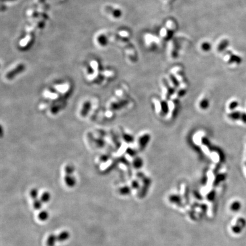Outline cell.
Returning <instances> with one entry per match:
<instances>
[{
  "mask_svg": "<svg viewBox=\"0 0 246 246\" xmlns=\"http://www.w3.org/2000/svg\"><path fill=\"white\" fill-rule=\"evenodd\" d=\"M152 102L154 107L155 112L157 115L160 117H166L169 111L168 100L154 97L152 99Z\"/></svg>",
  "mask_w": 246,
  "mask_h": 246,
  "instance_id": "1",
  "label": "cell"
},
{
  "mask_svg": "<svg viewBox=\"0 0 246 246\" xmlns=\"http://www.w3.org/2000/svg\"><path fill=\"white\" fill-rule=\"evenodd\" d=\"M179 98L174 94L168 100L169 105V111L166 118L168 120L173 119L177 114L178 111L179 109Z\"/></svg>",
  "mask_w": 246,
  "mask_h": 246,
  "instance_id": "2",
  "label": "cell"
},
{
  "mask_svg": "<svg viewBox=\"0 0 246 246\" xmlns=\"http://www.w3.org/2000/svg\"><path fill=\"white\" fill-rule=\"evenodd\" d=\"M151 136L150 133L145 131L141 132L136 139L137 149L138 150H143L146 147L147 145L150 141Z\"/></svg>",
  "mask_w": 246,
  "mask_h": 246,
  "instance_id": "3",
  "label": "cell"
},
{
  "mask_svg": "<svg viewBox=\"0 0 246 246\" xmlns=\"http://www.w3.org/2000/svg\"><path fill=\"white\" fill-rule=\"evenodd\" d=\"M111 37H112L113 39H115L116 41L119 42L120 43H122L123 45L125 46L128 51H129V54L131 56L132 61L133 60H136V53L135 51V49L133 47V45H131L130 42L127 41L125 38L122 37L121 36L117 35L116 34H111Z\"/></svg>",
  "mask_w": 246,
  "mask_h": 246,
  "instance_id": "4",
  "label": "cell"
},
{
  "mask_svg": "<svg viewBox=\"0 0 246 246\" xmlns=\"http://www.w3.org/2000/svg\"><path fill=\"white\" fill-rule=\"evenodd\" d=\"M163 89V98L164 100H169L176 92V89L172 88L169 84L166 78H164L161 81Z\"/></svg>",
  "mask_w": 246,
  "mask_h": 246,
  "instance_id": "5",
  "label": "cell"
},
{
  "mask_svg": "<svg viewBox=\"0 0 246 246\" xmlns=\"http://www.w3.org/2000/svg\"><path fill=\"white\" fill-rule=\"evenodd\" d=\"M25 69H26L25 65L22 64V63H20V64H18L16 67H15L13 69H12V70H10L9 72H7V74L5 75V78L7 80L11 81V80L13 79L17 75L20 74L22 72H23L25 70Z\"/></svg>",
  "mask_w": 246,
  "mask_h": 246,
  "instance_id": "6",
  "label": "cell"
},
{
  "mask_svg": "<svg viewBox=\"0 0 246 246\" xmlns=\"http://www.w3.org/2000/svg\"><path fill=\"white\" fill-rule=\"evenodd\" d=\"M171 73L176 77L179 83L187 81L184 75V71L182 67L179 66L174 67Z\"/></svg>",
  "mask_w": 246,
  "mask_h": 246,
  "instance_id": "7",
  "label": "cell"
},
{
  "mask_svg": "<svg viewBox=\"0 0 246 246\" xmlns=\"http://www.w3.org/2000/svg\"><path fill=\"white\" fill-rule=\"evenodd\" d=\"M188 83L187 81L181 83L179 84L177 89H176V92L174 94L177 96L178 98H181L184 97L187 93L188 89Z\"/></svg>",
  "mask_w": 246,
  "mask_h": 246,
  "instance_id": "8",
  "label": "cell"
},
{
  "mask_svg": "<svg viewBox=\"0 0 246 246\" xmlns=\"http://www.w3.org/2000/svg\"><path fill=\"white\" fill-rule=\"evenodd\" d=\"M209 156H210L214 161L215 160H218L219 162L223 161V160H225L223 153L222 152V150H219L217 148L212 149Z\"/></svg>",
  "mask_w": 246,
  "mask_h": 246,
  "instance_id": "9",
  "label": "cell"
},
{
  "mask_svg": "<svg viewBox=\"0 0 246 246\" xmlns=\"http://www.w3.org/2000/svg\"><path fill=\"white\" fill-rule=\"evenodd\" d=\"M35 28H36V26L34 25L33 26H31L29 29L26 37L20 42V44L21 46H26L27 45V44H28L30 42H31V41L32 40Z\"/></svg>",
  "mask_w": 246,
  "mask_h": 246,
  "instance_id": "10",
  "label": "cell"
},
{
  "mask_svg": "<svg viewBox=\"0 0 246 246\" xmlns=\"http://www.w3.org/2000/svg\"><path fill=\"white\" fill-rule=\"evenodd\" d=\"M246 225V219L243 218H240L236 222V225L232 227V231L235 234H239L242 232Z\"/></svg>",
  "mask_w": 246,
  "mask_h": 246,
  "instance_id": "11",
  "label": "cell"
},
{
  "mask_svg": "<svg viewBox=\"0 0 246 246\" xmlns=\"http://www.w3.org/2000/svg\"><path fill=\"white\" fill-rule=\"evenodd\" d=\"M210 106V101L207 96H202L199 98L198 102V108L201 110L205 111L209 108Z\"/></svg>",
  "mask_w": 246,
  "mask_h": 246,
  "instance_id": "12",
  "label": "cell"
},
{
  "mask_svg": "<svg viewBox=\"0 0 246 246\" xmlns=\"http://www.w3.org/2000/svg\"><path fill=\"white\" fill-rule=\"evenodd\" d=\"M64 181L68 187H74L76 184V179L73 174H66L64 177Z\"/></svg>",
  "mask_w": 246,
  "mask_h": 246,
  "instance_id": "13",
  "label": "cell"
},
{
  "mask_svg": "<svg viewBox=\"0 0 246 246\" xmlns=\"http://www.w3.org/2000/svg\"><path fill=\"white\" fill-rule=\"evenodd\" d=\"M168 82L169 83V84H170L171 87L173 89H177L179 85V82L178 81L177 79L176 78V77L173 75L171 72L169 73L166 78Z\"/></svg>",
  "mask_w": 246,
  "mask_h": 246,
  "instance_id": "14",
  "label": "cell"
},
{
  "mask_svg": "<svg viewBox=\"0 0 246 246\" xmlns=\"http://www.w3.org/2000/svg\"><path fill=\"white\" fill-rule=\"evenodd\" d=\"M105 10L107 13L112 15L115 18H119L122 15V11L118 9L113 8V7L107 6L105 7Z\"/></svg>",
  "mask_w": 246,
  "mask_h": 246,
  "instance_id": "15",
  "label": "cell"
},
{
  "mask_svg": "<svg viewBox=\"0 0 246 246\" xmlns=\"http://www.w3.org/2000/svg\"><path fill=\"white\" fill-rule=\"evenodd\" d=\"M70 237V234L68 231L63 230L61 232H59L57 235V239L58 242H64L67 240Z\"/></svg>",
  "mask_w": 246,
  "mask_h": 246,
  "instance_id": "16",
  "label": "cell"
},
{
  "mask_svg": "<svg viewBox=\"0 0 246 246\" xmlns=\"http://www.w3.org/2000/svg\"><path fill=\"white\" fill-rule=\"evenodd\" d=\"M241 115L242 112L239 111H233L227 114V117L232 121H236L240 120Z\"/></svg>",
  "mask_w": 246,
  "mask_h": 246,
  "instance_id": "17",
  "label": "cell"
},
{
  "mask_svg": "<svg viewBox=\"0 0 246 246\" xmlns=\"http://www.w3.org/2000/svg\"><path fill=\"white\" fill-rule=\"evenodd\" d=\"M58 242L57 235L54 234H51L48 235L46 240V245L47 246H55L56 243Z\"/></svg>",
  "mask_w": 246,
  "mask_h": 246,
  "instance_id": "18",
  "label": "cell"
},
{
  "mask_svg": "<svg viewBox=\"0 0 246 246\" xmlns=\"http://www.w3.org/2000/svg\"><path fill=\"white\" fill-rule=\"evenodd\" d=\"M132 164L133 166L136 169L140 168L143 165L142 158L137 156L134 157L132 160Z\"/></svg>",
  "mask_w": 246,
  "mask_h": 246,
  "instance_id": "19",
  "label": "cell"
},
{
  "mask_svg": "<svg viewBox=\"0 0 246 246\" xmlns=\"http://www.w3.org/2000/svg\"><path fill=\"white\" fill-rule=\"evenodd\" d=\"M38 218L41 222H45L49 218V213L46 210H41L38 215Z\"/></svg>",
  "mask_w": 246,
  "mask_h": 246,
  "instance_id": "20",
  "label": "cell"
},
{
  "mask_svg": "<svg viewBox=\"0 0 246 246\" xmlns=\"http://www.w3.org/2000/svg\"><path fill=\"white\" fill-rule=\"evenodd\" d=\"M40 198L43 204H46L51 199V194L48 191H45L41 194Z\"/></svg>",
  "mask_w": 246,
  "mask_h": 246,
  "instance_id": "21",
  "label": "cell"
},
{
  "mask_svg": "<svg viewBox=\"0 0 246 246\" xmlns=\"http://www.w3.org/2000/svg\"><path fill=\"white\" fill-rule=\"evenodd\" d=\"M90 102H86L83 104V106L81 112L82 116H85L86 115H87V113L89 112L90 108Z\"/></svg>",
  "mask_w": 246,
  "mask_h": 246,
  "instance_id": "22",
  "label": "cell"
},
{
  "mask_svg": "<svg viewBox=\"0 0 246 246\" xmlns=\"http://www.w3.org/2000/svg\"><path fill=\"white\" fill-rule=\"evenodd\" d=\"M43 202H42L40 198H38L37 199L33 200V206L35 210H41L43 206Z\"/></svg>",
  "mask_w": 246,
  "mask_h": 246,
  "instance_id": "23",
  "label": "cell"
},
{
  "mask_svg": "<svg viewBox=\"0 0 246 246\" xmlns=\"http://www.w3.org/2000/svg\"><path fill=\"white\" fill-rule=\"evenodd\" d=\"M29 195H30V197L32 198L33 200H34V199H37L39 198L40 193H39V191L37 189L33 188V189L30 190V193H29Z\"/></svg>",
  "mask_w": 246,
  "mask_h": 246,
  "instance_id": "24",
  "label": "cell"
},
{
  "mask_svg": "<svg viewBox=\"0 0 246 246\" xmlns=\"http://www.w3.org/2000/svg\"><path fill=\"white\" fill-rule=\"evenodd\" d=\"M242 205L239 201H235L231 206V209L233 212H238L241 209Z\"/></svg>",
  "mask_w": 246,
  "mask_h": 246,
  "instance_id": "25",
  "label": "cell"
},
{
  "mask_svg": "<svg viewBox=\"0 0 246 246\" xmlns=\"http://www.w3.org/2000/svg\"><path fill=\"white\" fill-rule=\"evenodd\" d=\"M238 105H239V102L238 101L233 100V101L229 103V104L228 105V109H230V111H235V109L237 108Z\"/></svg>",
  "mask_w": 246,
  "mask_h": 246,
  "instance_id": "26",
  "label": "cell"
},
{
  "mask_svg": "<svg viewBox=\"0 0 246 246\" xmlns=\"http://www.w3.org/2000/svg\"><path fill=\"white\" fill-rule=\"evenodd\" d=\"M227 43H228V41L226 40H224L222 41V42L219 44L218 46L217 47L218 51L220 52V51H223L222 50L226 48V46L227 45Z\"/></svg>",
  "mask_w": 246,
  "mask_h": 246,
  "instance_id": "27",
  "label": "cell"
},
{
  "mask_svg": "<svg viewBox=\"0 0 246 246\" xmlns=\"http://www.w3.org/2000/svg\"><path fill=\"white\" fill-rule=\"evenodd\" d=\"M74 171H75L74 168L70 165H67L64 168V172L66 174H73L74 173Z\"/></svg>",
  "mask_w": 246,
  "mask_h": 246,
  "instance_id": "28",
  "label": "cell"
},
{
  "mask_svg": "<svg viewBox=\"0 0 246 246\" xmlns=\"http://www.w3.org/2000/svg\"><path fill=\"white\" fill-rule=\"evenodd\" d=\"M210 44H209L207 42H205L202 45V49L205 51H209V50L210 49Z\"/></svg>",
  "mask_w": 246,
  "mask_h": 246,
  "instance_id": "29",
  "label": "cell"
},
{
  "mask_svg": "<svg viewBox=\"0 0 246 246\" xmlns=\"http://www.w3.org/2000/svg\"><path fill=\"white\" fill-rule=\"evenodd\" d=\"M98 41H99V42L101 45H105V44H106V43H107L106 38H105V37H104V36L99 37V38H98Z\"/></svg>",
  "mask_w": 246,
  "mask_h": 246,
  "instance_id": "30",
  "label": "cell"
},
{
  "mask_svg": "<svg viewBox=\"0 0 246 246\" xmlns=\"http://www.w3.org/2000/svg\"><path fill=\"white\" fill-rule=\"evenodd\" d=\"M242 122L245 124H246V112H242L240 120Z\"/></svg>",
  "mask_w": 246,
  "mask_h": 246,
  "instance_id": "31",
  "label": "cell"
},
{
  "mask_svg": "<svg viewBox=\"0 0 246 246\" xmlns=\"http://www.w3.org/2000/svg\"><path fill=\"white\" fill-rule=\"evenodd\" d=\"M15 0H1L2 2H9V1H14Z\"/></svg>",
  "mask_w": 246,
  "mask_h": 246,
  "instance_id": "32",
  "label": "cell"
},
{
  "mask_svg": "<svg viewBox=\"0 0 246 246\" xmlns=\"http://www.w3.org/2000/svg\"><path fill=\"white\" fill-rule=\"evenodd\" d=\"M245 165H246V163H245Z\"/></svg>",
  "mask_w": 246,
  "mask_h": 246,
  "instance_id": "33",
  "label": "cell"
}]
</instances>
